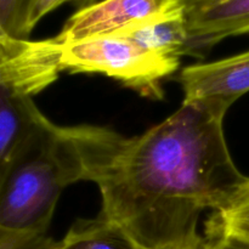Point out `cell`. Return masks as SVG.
<instances>
[{"label":"cell","instance_id":"3957f363","mask_svg":"<svg viewBox=\"0 0 249 249\" xmlns=\"http://www.w3.org/2000/svg\"><path fill=\"white\" fill-rule=\"evenodd\" d=\"M60 46L51 39L0 38V178L18 143L41 112L34 95L61 72Z\"/></svg>","mask_w":249,"mask_h":249},{"label":"cell","instance_id":"2e32d148","mask_svg":"<svg viewBox=\"0 0 249 249\" xmlns=\"http://www.w3.org/2000/svg\"><path fill=\"white\" fill-rule=\"evenodd\" d=\"M1 36H5L4 32H2V31H1V28H0V38H1Z\"/></svg>","mask_w":249,"mask_h":249},{"label":"cell","instance_id":"6da1fadb","mask_svg":"<svg viewBox=\"0 0 249 249\" xmlns=\"http://www.w3.org/2000/svg\"><path fill=\"white\" fill-rule=\"evenodd\" d=\"M224 117L197 101L143 134L126 138L94 125L67 126L101 213L141 249H203L198 223L218 212L247 178L228 148Z\"/></svg>","mask_w":249,"mask_h":249},{"label":"cell","instance_id":"30bf717a","mask_svg":"<svg viewBox=\"0 0 249 249\" xmlns=\"http://www.w3.org/2000/svg\"><path fill=\"white\" fill-rule=\"evenodd\" d=\"M208 223V232H226L249 241V178Z\"/></svg>","mask_w":249,"mask_h":249},{"label":"cell","instance_id":"5bb4252c","mask_svg":"<svg viewBox=\"0 0 249 249\" xmlns=\"http://www.w3.org/2000/svg\"><path fill=\"white\" fill-rule=\"evenodd\" d=\"M66 1H72V0H31L28 22L32 31L45 15L50 14L53 10L57 9Z\"/></svg>","mask_w":249,"mask_h":249},{"label":"cell","instance_id":"52a82bcc","mask_svg":"<svg viewBox=\"0 0 249 249\" xmlns=\"http://www.w3.org/2000/svg\"><path fill=\"white\" fill-rule=\"evenodd\" d=\"M187 31L186 55L203 58L230 36L249 34V0H179Z\"/></svg>","mask_w":249,"mask_h":249},{"label":"cell","instance_id":"8992f818","mask_svg":"<svg viewBox=\"0 0 249 249\" xmlns=\"http://www.w3.org/2000/svg\"><path fill=\"white\" fill-rule=\"evenodd\" d=\"M179 82L184 101H197L225 117L228 109L249 91V50L182 70Z\"/></svg>","mask_w":249,"mask_h":249},{"label":"cell","instance_id":"9a60e30c","mask_svg":"<svg viewBox=\"0 0 249 249\" xmlns=\"http://www.w3.org/2000/svg\"><path fill=\"white\" fill-rule=\"evenodd\" d=\"M72 1L77 2L78 6H79L80 9H83V7H87V6H89V5L95 4V1H96V0H72Z\"/></svg>","mask_w":249,"mask_h":249},{"label":"cell","instance_id":"ba28073f","mask_svg":"<svg viewBox=\"0 0 249 249\" xmlns=\"http://www.w3.org/2000/svg\"><path fill=\"white\" fill-rule=\"evenodd\" d=\"M113 36H125L143 49L167 57L186 55L187 31L182 10Z\"/></svg>","mask_w":249,"mask_h":249},{"label":"cell","instance_id":"277c9868","mask_svg":"<svg viewBox=\"0 0 249 249\" xmlns=\"http://www.w3.org/2000/svg\"><path fill=\"white\" fill-rule=\"evenodd\" d=\"M58 44V43H57ZM61 71L101 73L147 97L160 99V80L175 72L180 60L152 53L121 36L58 44Z\"/></svg>","mask_w":249,"mask_h":249},{"label":"cell","instance_id":"7c38bea8","mask_svg":"<svg viewBox=\"0 0 249 249\" xmlns=\"http://www.w3.org/2000/svg\"><path fill=\"white\" fill-rule=\"evenodd\" d=\"M56 241L46 233H24L0 226V249H55Z\"/></svg>","mask_w":249,"mask_h":249},{"label":"cell","instance_id":"9c48e42d","mask_svg":"<svg viewBox=\"0 0 249 249\" xmlns=\"http://www.w3.org/2000/svg\"><path fill=\"white\" fill-rule=\"evenodd\" d=\"M55 249H141L123 230L102 214L75 221Z\"/></svg>","mask_w":249,"mask_h":249},{"label":"cell","instance_id":"8fae6325","mask_svg":"<svg viewBox=\"0 0 249 249\" xmlns=\"http://www.w3.org/2000/svg\"><path fill=\"white\" fill-rule=\"evenodd\" d=\"M31 0H0V28L12 39H28Z\"/></svg>","mask_w":249,"mask_h":249},{"label":"cell","instance_id":"4fadbf2b","mask_svg":"<svg viewBox=\"0 0 249 249\" xmlns=\"http://www.w3.org/2000/svg\"><path fill=\"white\" fill-rule=\"evenodd\" d=\"M203 249H249V241L226 232H208Z\"/></svg>","mask_w":249,"mask_h":249},{"label":"cell","instance_id":"5b68a950","mask_svg":"<svg viewBox=\"0 0 249 249\" xmlns=\"http://www.w3.org/2000/svg\"><path fill=\"white\" fill-rule=\"evenodd\" d=\"M180 10L179 0H104L75 12L53 39L66 44L113 36Z\"/></svg>","mask_w":249,"mask_h":249},{"label":"cell","instance_id":"7a4b0ae2","mask_svg":"<svg viewBox=\"0 0 249 249\" xmlns=\"http://www.w3.org/2000/svg\"><path fill=\"white\" fill-rule=\"evenodd\" d=\"M77 181H84V170L68 128L41 113L0 178V226L46 233L61 194Z\"/></svg>","mask_w":249,"mask_h":249}]
</instances>
